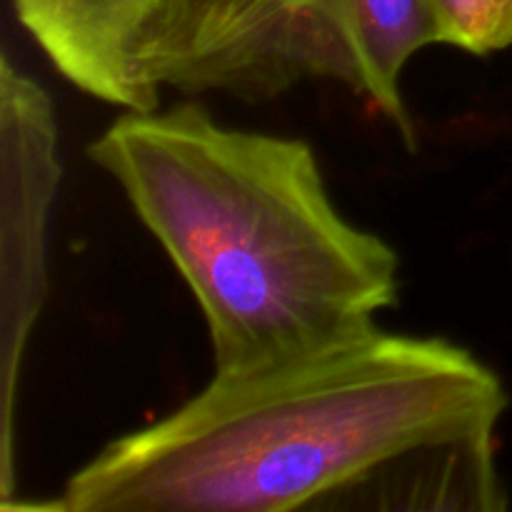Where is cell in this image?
Segmentation results:
<instances>
[{
    "mask_svg": "<svg viewBox=\"0 0 512 512\" xmlns=\"http://www.w3.org/2000/svg\"><path fill=\"white\" fill-rule=\"evenodd\" d=\"M510 395L445 338L385 333L213 373L180 408L105 445L60 512H503Z\"/></svg>",
    "mask_w": 512,
    "mask_h": 512,
    "instance_id": "1",
    "label": "cell"
},
{
    "mask_svg": "<svg viewBox=\"0 0 512 512\" xmlns=\"http://www.w3.org/2000/svg\"><path fill=\"white\" fill-rule=\"evenodd\" d=\"M203 313L215 373L380 328L400 258L335 208L310 143L230 128L193 98L120 110L88 145Z\"/></svg>",
    "mask_w": 512,
    "mask_h": 512,
    "instance_id": "2",
    "label": "cell"
},
{
    "mask_svg": "<svg viewBox=\"0 0 512 512\" xmlns=\"http://www.w3.org/2000/svg\"><path fill=\"white\" fill-rule=\"evenodd\" d=\"M48 63L118 110L165 90L265 103L290 93L310 0H10Z\"/></svg>",
    "mask_w": 512,
    "mask_h": 512,
    "instance_id": "3",
    "label": "cell"
},
{
    "mask_svg": "<svg viewBox=\"0 0 512 512\" xmlns=\"http://www.w3.org/2000/svg\"><path fill=\"white\" fill-rule=\"evenodd\" d=\"M0 500L15 493V405L48 283V228L58 200L60 130L43 85L0 60Z\"/></svg>",
    "mask_w": 512,
    "mask_h": 512,
    "instance_id": "4",
    "label": "cell"
},
{
    "mask_svg": "<svg viewBox=\"0 0 512 512\" xmlns=\"http://www.w3.org/2000/svg\"><path fill=\"white\" fill-rule=\"evenodd\" d=\"M360 73V98L388 118L413 148L415 125L403 98V73L425 48L448 45L433 0H343Z\"/></svg>",
    "mask_w": 512,
    "mask_h": 512,
    "instance_id": "5",
    "label": "cell"
},
{
    "mask_svg": "<svg viewBox=\"0 0 512 512\" xmlns=\"http://www.w3.org/2000/svg\"><path fill=\"white\" fill-rule=\"evenodd\" d=\"M448 33L450 48H460L470 55H493L488 35L485 0H433Z\"/></svg>",
    "mask_w": 512,
    "mask_h": 512,
    "instance_id": "6",
    "label": "cell"
},
{
    "mask_svg": "<svg viewBox=\"0 0 512 512\" xmlns=\"http://www.w3.org/2000/svg\"><path fill=\"white\" fill-rule=\"evenodd\" d=\"M485 13H488V35L490 50H500L512 45V0H485Z\"/></svg>",
    "mask_w": 512,
    "mask_h": 512,
    "instance_id": "7",
    "label": "cell"
}]
</instances>
